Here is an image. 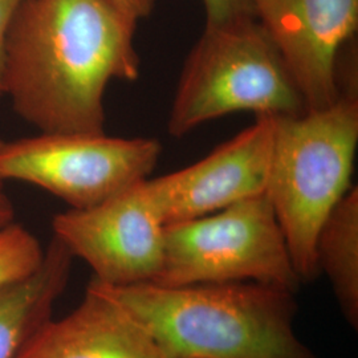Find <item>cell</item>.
Here are the masks:
<instances>
[{
	"instance_id": "8992f818",
	"label": "cell",
	"mask_w": 358,
	"mask_h": 358,
	"mask_svg": "<svg viewBox=\"0 0 358 358\" xmlns=\"http://www.w3.org/2000/svg\"><path fill=\"white\" fill-rule=\"evenodd\" d=\"M162 154L155 138L38 133L0 140V180H20L88 208L149 178Z\"/></svg>"
},
{
	"instance_id": "5b68a950",
	"label": "cell",
	"mask_w": 358,
	"mask_h": 358,
	"mask_svg": "<svg viewBox=\"0 0 358 358\" xmlns=\"http://www.w3.org/2000/svg\"><path fill=\"white\" fill-rule=\"evenodd\" d=\"M257 282L296 294L301 280L266 194L214 214L169 224L162 285Z\"/></svg>"
},
{
	"instance_id": "9c48e42d",
	"label": "cell",
	"mask_w": 358,
	"mask_h": 358,
	"mask_svg": "<svg viewBox=\"0 0 358 358\" xmlns=\"http://www.w3.org/2000/svg\"><path fill=\"white\" fill-rule=\"evenodd\" d=\"M255 19L282 55L308 110L340 96L338 56L358 27V0H252Z\"/></svg>"
},
{
	"instance_id": "4fadbf2b",
	"label": "cell",
	"mask_w": 358,
	"mask_h": 358,
	"mask_svg": "<svg viewBox=\"0 0 358 358\" xmlns=\"http://www.w3.org/2000/svg\"><path fill=\"white\" fill-rule=\"evenodd\" d=\"M43 257L38 238L22 224L0 231V292L35 272Z\"/></svg>"
},
{
	"instance_id": "7c38bea8",
	"label": "cell",
	"mask_w": 358,
	"mask_h": 358,
	"mask_svg": "<svg viewBox=\"0 0 358 358\" xmlns=\"http://www.w3.org/2000/svg\"><path fill=\"white\" fill-rule=\"evenodd\" d=\"M316 264L352 328L358 327V189L350 187L332 210L316 241Z\"/></svg>"
},
{
	"instance_id": "8fae6325",
	"label": "cell",
	"mask_w": 358,
	"mask_h": 358,
	"mask_svg": "<svg viewBox=\"0 0 358 358\" xmlns=\"http://www.w3.org/2000/svg\"><path fill=\"white\" fill-rule=\"evenodd\" d=\"M72 260L64 244L53 236L38 269L0 292V358H16L51 319L69 279Z\"/></svg>"
},
{
	"instance_id": "3957f363",
	"label": "cell",
	"mask_w": 358,
	"mask_h": 358,
	"mask_svg": "<svg viewBox=\"0 0 358 358\" xmlns=\"http://www.w3.org/2000/svg\"><path fill=\"white\" fill-rule=\"evenodd\" d=\"M357 90L301 115L275 117L266 196L301 282L319 276L316 241L333 208L350 190L358 146Z\"/></svg>"
},
{
	"instance_id": "2e32d148",
	"label": "cell",
	"mask_w": 358,
	"mask_h": 358,
	"mask_svg": "<svg viewBox=\"0 0 358 358\" xmlns=\"http://www.w3.org/2000/svg\"><path fill=\"white\" fill-rule=\"evenodd\" d=\"M120 8L134 22L149 17L159 0H115Z\"/></svg>"
},
{
	"instance_id": "6da1fadb",
	"label": "cell",
	"mask_w": 358,
	"mask_h": 358,
	"mask_svg": "<svg viewBox=\"0 0 358 358\" xmlns=\"http://www.w3.org/2000/svg\"><path fill=\"white\" fill-rule=\"evenodd\" d=\"M137 22L115 0H23L7 35L6 96L40 133H103L113 80L136 81Z\"/></svg>"
},
{
	"instance_id": "9a60e30c",
	"label": "cell",
	"mask_w": 358,
	"mask_h": 358,
	"mask_svg": "<svg viewBox=\"0 0 358 358\" xmlns=\"http://www.w3.org/2000/svg\"><path fill=\"white\" fill-rule=\"evenodd\" d=\"M23 0H0V97L6 96L7 35L13 13Z\"/></svg>"
},
{
	"instance_id": "5bb4252c",
	"label": "cell",
	"mask_w": 358,
	"mask_h": 358,
	"mask_svg": "<svg viewBox=\"0 0 358 358\" xmlns=\"http://www.w3.org/2000/svg\"><path fill=\"white\" fill-rule=\"evenodd\" d=\"M206 24L217 26L255 19L252 0H202Z\"/></svg>"
},
{
	"instance_id": "ba28073f",
	"label": "cell",
	"mask_w": 358,
	"mask_h": 358,
	"mask_svg": "<svg viewBox=\"0 0 358 358\" xmlns=\"http://www.w3.org/2000/svg\"><path fill=\"white\" fill-rule=\"evenodd\" d=\"M275 117L256 121L205 158L145 187L165 226L206 217L266 192L272 159Z\"/></svg>"
},
{
	"instance_id": "e0dca14e",
	"label": "cell",
	"mask_w": 358,
	"mask_h": 358,
	"mask_svg": "<svg viewBox=\"0 0 358 358\" xmlns=\"http://www.w3.org/2000/svg\"><path fill=\"white\" fill-rule=\"evenodd\" d=\"M15 223V207L4 189V182L0 180V231Z\"/></svg>"
},
{
	"instance_id": "7a4b0ae2",
	"label": "cell",
	"mask_w": 358,
	"mask_h": 358,
	"mask_svg": "<svg viewBox=\"0 0 358 358\" xmlns=\"http://www.w3.org/2000/svg\"><path fill=\"white\" fill-rule=\"evenodd\" d=\"M164 358H316L294 332V294L257 282L110 287Z\"/></svg>"
},
{
	"instance_id": "30bf717a",
	"label": "cell",
	"mask_w": 358,
	"mask_h": 358,
	"mask_svg": "<svg viewBox=\"0 0 358 358\" xmlns=\"http://www.w3.org/2000/svg\"><path fill=\"white\" fill-rule=\"evenodd\" d=\"M16 358H164L149 334L90 282L80 306L44 322Z\"/></svg>"
},
{
	"instance_id": "277c9868",
	"label": "cell",
	"mask_w": 358,
	"mask_h": 358,
	"mask_svg": "<svg viewBox=\"0 0 358 358\" xmlns=\"http://www.w3.org/2000/svg\"><path fill=\"white\" fill-rule=\"evenodd\" d=\"M282 55L256 19L208 26L187 55L167 120L171 137L224 115L307 112Z\"/></svg>"
},
{
	"instance_id": "52a82bcc",
	"label": "cell",
	"mask_w": 358,
	"mask_h": 358,
	"mask_svg": "<svg viewBox=\"0 0 358 358\" xmlns=\"http://www.w3.org/2000/svg\"><path fill=\"white\" fill-rule=\"evenodd\" d=\"M145 180L99 205L69 208L53 217V236L93 269V280L121 287L154 282L158 276L166 226Z\"/></svg>"
}]
</instances>
